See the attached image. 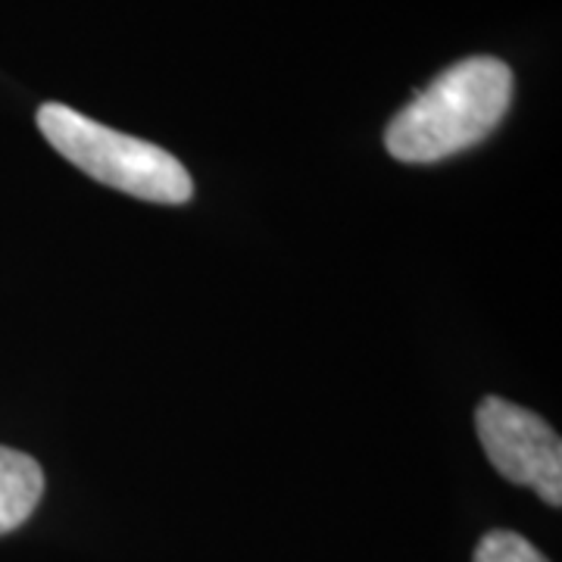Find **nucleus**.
I'll use <instances>...</instances> for the list:
<instances>
[{
  "mask_svg": "<svg viewBox=\"0 0 562 562\" xmlns=\"http://www.w3.org/2000/svg\"><path fill=\"white\" fill-rule=\"evenodd\" d=\"M513 72L497 57L450 66L391 120L384 147L401 162H438L482 144L506 116Z\"/></svg>",
  "mask_w": 562,
  "mask_h": 562,
  "instance_id": "1",
  "label": "nucleus"
},
{
  "mask_svg": "<svg viewBox=\"0 0 562 562\" xmlns=\"http://www.w3.org/2000/svg\"><path fill=\"white\" fill-rule=\"evenodd\" d=\"M38 128L57 154L122 194L150 203H184L194 194L188 169L169 150L88 120L66 103H44Z\"/></svg>",
  "mask_w": 562,
  "mask_h": 562,
  "instance_id": "2",
  "label": "nucleus"
},
{
  "mask_svg": "<svg viewBox=\"0 0 562 562\" xmlns=\"http://www.w3.org/2000/svg\"><path fill=\"white\" fill-rule=\"evenodd\" d=\"M472 562H550L531 541L516 531H487Z\"/></svg>",
  "mask_w": 562,
  "mask_h": 562,
  "instance_id": "5",
  "label": "nucleus"
},
{
  "mask_svg": "<svg viewBox=\"0 0 562 562\" xmlns=\"http://www.w3.org/2000/svg\"><path fill=\"white\" fill-rule=\"evenodd\" d=\"M479 438L491 465L506 482L528 484L543 503H562V443L547 422L503 397H484L479 413Z\"/></svg>",
  "mask_w": 562,
  "mask_h": 562,
  "instance_id": "3",
  "label": "nucleus"
},
{
  "mask_svg": "<svg viewBox=\"0 0 562 562\" xmlns=\"http://www.w3.org/2000/svg\"><path fill=\"white\" fill-rule=\"evenodd\" d=\"M44 472L29 453L0 447V535L20 528L41 503Z\"/></svg>",
  "mask_w": 562,
  "mask_h": 562,
  "instance_id": "4",
  "label": "nucleus"
}]
</instances>
